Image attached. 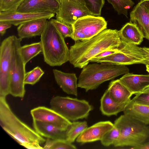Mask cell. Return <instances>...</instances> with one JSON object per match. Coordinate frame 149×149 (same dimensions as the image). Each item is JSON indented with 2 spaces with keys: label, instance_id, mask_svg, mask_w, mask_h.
Masks as SVG:
<instances>
[{
  "label": "cell",
  "instance_id": "1",
  "mask_svg": "<svg viewBox=\"0 0 149 149\" xmlns=\"http://www.w3.org/2000/svg\"><path fill=\"white\" fill-rule=\"evenodd\" d=\"M121 43L118 31L105 29L88 40L75 41L69 49L68 61L74 67L82 68L97 54Z\"/></svg>",
  "mask_w": 149,
  "mask_h": 149
},
{
  "label": "cell",
  "instance_id": "2",
  "mask_svg": "<svg viewBox=\"0 0 149 149\" xmlns=\"http://www.w3.org/2000/svg\"><path fill=\"white\" fill-rule=\"evenodd\" d=\"M0 97V124L5 131L20 145L29 149H42L46 139L13 113L6 100Z\"/></svg>",
  "mask_w": 149,
  "mask_h": 149
},
{
  "label": "cell",
  "instance_id": "3",
  "mask_svg": "<svg viewBox=\"0 0 149 149\" xmlns=\"http://www.w3.org/2000/svg\"><path fill=\"white\" fill-rule=\"evenodd\" d=\"M64 38L48 21L40 36V42L44 61L49 65L60 66L69 61V49Z\"/></svg>",
  "mask_w": 149,
  "mask_h": 149
},
{
  "label": "cell",
  "instance_id": "4",
  "mask_svg": "<svg viewBox=\"0 0 149 149\" xmlns=\"http://www.w3.org/2000/svg\"><path fill=\"white\" fill-rule=\"evenodd\" d=\"M129 72V69L125 65L96 62L88 64L82 68L78 78V86L87 92L97 88L106 81Z\"/></svg>",
  "mask_w": 149,
  "mask_h": 149
},
{
  "label": "cell",
  "instance_id": "5",
  "mask_svg": "<svg viewBox=\"0 0 149 149\" xmlns=\"http://www.w3.org/2000/svg\"><path fill=\"white\" fill-rule=\"evenodd\" d=\"M114 125L119 130V136L113 144L115 147H132L149 140V125L124 114L116 119Z\"/></svg>",
  "mask_w": 149,
  "mask_h": 149
},
{
  "label": "cell",
  "instance_id": "6",
  "mask_svg": "<svg viewBox=\"0 0 149 149\" xmlns=\"http://www.w3.org/2000/svg\"><path fill=\"white\" fill-rule=\"evenodd\" d=\"M22 39L15 35L9 36L1 42L0 47V97L10 94V77Z\"/></svg>",
  "mask_w": 149,
  "mask_h": 149
},
{
  "label": "cell",
  "instance_id": "7",
  "mask_svg": "<svg viewBox=\"0 0 149 149\" xmlns=\"http://www.w3.org/2000/svg\"><path fill=\"white\" fill-rule=\"evenodd\" d=\"M50 104L51 108L70 121L87 118L93 109L87 101L69 97H54Z\"/></svg>",
  "mask_w": 149,
  "mask_h": 149
},
{
  "label": "cell",
  "instance_id": "8",
  "mask_svg": "<svg viewBox=\"0 0 149 149\" xmlns=\"http://www.w3.org/2000/svg\"><path fill=\"white\" fill-rule=\"evenodd\" d=\"M118 48L117 52L96 60L94 63L125 66L137 64L146 65L147 61L142 47L121 40Z\"/></svg>",
  "mask_w": 149,
  "mask_h": 149
},
{
  "label": "cell",
  "instance_id": "9",
  "mask_svg": "<svg viewBox=\"0 0 149 149\" xmlns=\"http://www.w3.org/2000/svg\"><path fill=\"white\" fill-rule=\"evenodd\" d=\"M59 8L56 17L68 25L72 26L79 18L93 15L84 0H59Z\"/></svg>",
  "mask_w": 149,
  "mask_h": 149
},
{
  "label": "cell",
  "instance_id": "10",
  "mask_svg": "<svg viewBox=\"0 0 149 149\" xmlns=\"http://www.w3.org/2000/svg\"><path fill=\"white\" fill-rule=\"evenodd\" d=\"M107 22L103 17L93 15L79 18L73 24V30L83 33L88 40L107 28Z\"/></svg>",
  "mask_w": 149,
  "mask_h": 149
},
{
  "label": "cell",
  "instance_id": "11",
  "mask_svg": "<svg viewBox=\"0 0 149 149\" xmlns=\"http://www.w3.org/2000/svg\"><path fill=\"white\" fill-rule=\"evenodd\" d=\"M26 65L19 52L10 72V94L15 97H24L25 90L24 79Z\"/></svg>",
  "mask_w": 149,
  "mask_h": 149
},
{
  "label": "cell",
  "instance_id": "12",
  "mask_svg": "<svg viewBox=\"0 0 149 149\" xmlns=\"http://www.w3.org/2000/svg\"><path fill=\"white\" fill-rule=\"evenodd\" d=\"M33 120L51 124L63 131H66L72 122L51 108L39 106L31 110Z\"/></svg>",
  "mask_w": 149,
  "mask_h": 149
},
{
  "label": "cell",
  "instance_id": "13",
  "mask_svg": "<svg viewBox=\"0 0 149 149\" xmlns=\"http://www.w3.org/2000/svg\"><path fill=\"white\" fill-rule=\"evenodd\" d=\"M55 15L54 13L48 12L36 13L0 12V22L17 26L26 22L37 19L44 18L49 19Z\"/></svg>",
  "mask_w": 149,
  "mask_h": 149
},
{
  "label": "cell",
  "instance_id": "14",
  "mask_svg": "<svg viewBox=\"0 0 149 149\" xmlns=\"http://www.w3.org/2000/svg\"><path fill=\"white\" fill-rule=\"evenodd\" d=\"M114 126L109 121H100L87 127L76 139L81 143L101 140L104 135Z\"/></svg>",
  "mask_w": 149,
  "mask_h": 149
},
{
  "label": "cell",
  "instance_id": "15",
  "mask_svg": "<svg viewBox=\"0 0 149 149\" xmlns=\"http://www.w3.org/2000/svg\"><path fill=\"white\" fill-rule=\"evenodd\" d=\"M59 6V0H24L16 11L27 13L48 12L55 14Z\"/></svg>",
  "mask_w": 149,
  "mask_h": 149
},
{
  "label": "cell",
  "instance_id": "16",
  "mask_svg": "<svg viewBox=\"0 0 149 149\" xmlns=\"http://www.w3.org/2000/svg\"><path fill=\"white\" fill-rule=\"evenodd\" d=\"M130 22L136 24L144 37L149 40V13L145 7V0H141L130 13Z\"/></svg>",
  "mask_w": 149,
  "mask_h": 149
},
{
  "label": "cell",
  "instance_id": "17",
  "mask_svg": "<svg viewBox=\"0 0 149 149\" xmlns=\"http://www.w3.org/2000/svg\"><path fill=\"white\" fill-rule=\"evenodd\" d=\"M119 79L133 94L140 93L149 87V74H135L129 72Z\"/></svg>",
  "mask_w": 149,
  "mask_h": 149
},
{
  "label": "cell",
  "instance_id": "18",
  "mask_svg": "<svg viewBox=\"0 0 149 149\" xmlns=\"http://www.w3.org/2000/svg\"><path fill=\"white\" fill-rule=\"evenodd\" d=\"M46 18H40L30 20L23 23L17 28L18 35L22 39L41 36L48 20Z\"/></svg>",
  "mask_w": 149,
  "mask_h": 149
},
{
  "label": "cell",
  "instance_id": "19",
  "mask_svg": "<svg viewBox=\"0 0 149 149\" xmlns=\"http://www.w3.org/2000/svg\"><path fill=\"white\" fill-rule=\"evenodd\" d=\"M55 80L63 91L68 94L77 96V78L74 73H66L60 70H53Z\"/></svg>",
  "mask_w": 149,
  "mask_h": 149
},
{
  "label": "cell",
  "instance_id": "20",
  "mask_svg": "<svg viewBox=\"0 0 149 149\" xmlns=\"http://www.w3.org/2000/svg\"><path fill=\"white\" fill-rule=\"evenodd\" d=\"M118 34L121 40L137 45L141 43L144 38L136 25L131 22L126 24L118 31Z\"/></svg>",
  "mask_w": 149,
  "mask_h": 149
},
{
  "label": "cell",
  "instance_id": "21",
  "mask_svg": "<svg viewBox=\"0 0 149 149\" xmlns=\"http://www.w3.org/2000/svg\"><path fill=\"white\" fill-rule=\"evenodd\" d=\"M35 131L42 137L52 139H66V131H63L55 126L43 122L33 120Z\"/></svg>",
  "mask_w": 149,
  "mask_h": 149
},
{
  "label": "cell",
  "instance_id": "22",
  "mask_svg": "<svg viewBox=\"0 0 149 149\" xmlns=\"http://www.w3.org/2000/svg\"><path fill=\"white\" fill-rule=\"evenodd\" d=\"M111 98L118 103L130 102L133 95L120 81L119 79L111 81L107 89Z\"/></svg>",
  "mask_w": 149,
  "mask_h": 149
},
{
  "label": "cell",
  "instance_id": "23",
  "mask_svg": "<svg viewBox=\"0 0 149 149\" xmlns=\"http://www.w3.org/2000/svg\"><path fill=\"white\" fill-rule=\"evenodd\" d=\"M128 103L116 102L111 98L107 89L100 99V109L102 113L104 115L116 116L118 113L123 111Z\"/></svg>",
  "mask_w": 149,
  "mask_h": 149
},
{
  "label": "cell",
  "instance_id": "24",
  "mask_svg": "<svg viewBox=\"0 0 149 149\" xmlns=\"http://www.w3.org/2000/svg\"><path fill=\"white\" fill-rule=\"evenodd\" d=\"M127 115L146 125L149 124V106L138 104L130 101L123 111Z\"/></svg>",
  "mask_w": 149,
  "mask_h": 149
},
{
  "label": "cell",
  "instance_id": "25",
  "mask_svg": "<svg viewBox=\"0 0 149 149\" xmlns=\"http://www.w3.org/2000/svg\"><path fill=\"white\" fill-rule=\"evenodd\" d=\"M42 51L40 42L21 46L18 49L19 53L25 65Z\"/></svg>",
  "mask_w": 149,
  "mask_h": 149
},
{
  "label": "cell",
  "instance_id": "26",
  "mask_svg": "<svg viewBox=\"0 0 149 149\" xmlns=\"http://www.w3.org/2000/svg\"><path fill=\"white\" fill-rule=\"evenodd\" d=\"M87 127V122L85 121L72 122L66 131V139L71 143L74 142Z\"/></svg>",
  "mask_w": 149,
  "mask_h": 149
},
{
  "label": "cell",
  "instance_id": "27",
  "mask_svg": "<svg viewBox=\"0 0 149 149\" xmlns=\"http://www.w3.org/2000/svg\"><path fill=\"white\" fill-rule=\"evenodd\" d=\"M76 147L66 139H52L47 138L43 149H75Z\"/></svg>",
  "mask_w": 149,
  "mask_h": 149
},
{
  "label": "cell",
  "instance_id": "28",
  "mask_svg": "<svg viewBox=\"0 0 149 149\" xmlns=\"http://www.w3.org/2000/svg\"><path fill=\"white\" fill-rule=\"evenodd\" d=\"M118 15L123 14L127 18L128 10L134 4L132 0H107Z\"/></svg>",
  "mask_w": 149,
  "mask_h": 149
},
{
  "label": "cell",
  "instance_id": "29",
  "mask_svg": "<svg viewBox=\"0 0 149 149\" xmlns=\"http://www.w3.org/2000/svg\"><path fill=\"white\" fill-rule=\"evenodd\" d=\"M44 73L43 71L39 67L35 68L30 71L26 73L24 79L25 84H35L39 81Z\"/></svg>",
  "mask_w": 149,
  "mask_h": 149
},
{
  "label": "cell",
  "instance_id": "30",
  "mask_svg": "<svg viewBox=\"0 0 149 149\" xmlns=\"http://www.w3.org/2000/svg\"><path fill=\"white\" fill-rule=\"evenodd\" d=\"M50 21L64 38L72 37L73 32L72 26L68 25L57 19H52Z\"/></svg>",
  "mask_w": 149,
  "mask_h": 149
},
{
  "label": "cell",
  "instance_id": "31",
  "mask_svg": "<svg viewBox=\"0 0 149 149\" xmlns=\"http://www.w3.org/2000/svg\"><path fill=\"white\" fill-rule=\"evenodd\" d=\"M120 135L118 129L115 125L111 130L108 131L100 140L104 146H108L113 145L118 138Z\"/></svg>",
  "mask_w": 149,
  "mask_h": 149
},
{
  "label": "cell",
  "instance_id": "32",
  "mask_svg": "<svg viewBox=\"0 0 149 149\" xmlns=\"http://www.w3.org/2000/svg\"><path fill=\"white\" fill-rule=\"evenodd\" d=\"M86 6L93 15L100 16L104 0H84Z\"/></svg>",
  "mask_w": 149,
  "mask_h": 149
},
{
  "label": "cell",
  "instance_id": "33",
  "mask_svg": "<svg viewBox=\"0 0 149 149\" xmlns=\"http://www.w3.org/2000/svg\"><path fill=\"white\" fill-rule=\"evenodd\" d=\"M24 0H0V12L16 11Z\"/></svg>",
  "mask_w": 149,
  "mask_h": 149
},
{
  "label": "cell",
  "instance_id": "34",
  "mask_svg": "<svg viewBox=\"0 0 149 149\" xmlns=\"http://www.w3.org/2000/svg\"><path fill=\"white\" fill-rule=\"evenodd\" d=\"M130 101L135 104L149 106V93L141 92L135 94Z\"/></svg>",
  "mask_w": 149,
  "mask_h": 149
},
{
  "label": "cell",
  "instance_id": "35",
  "mask_svg": "<svg viewBox=\"0 0 149 149\" xmlns=\"http://www.w3.org/2000/svg\"><path fill=\"white\" fill-rule=\"evenodd\" d=\"M118 47L116 48L108 49L102 52L90 60V62L94 63L96 60L104 58L117 52L118 51Z\"/></svg>",
  "mask_w": 149,
  "mask_h": 149
},
{
  "label": "cell",
  "instance_id": "36",
  "mask_svg": "<svg viewBox=\"0 0 149 149\" xmlns=\"http://www.w3.org/2000/svg\"><path fill=\"white\" fill-rule=\"evenodd\" d=\"M12 24L7 23L0 22V33L3 36L5 33L6 30L10 28Z\"/></svg>",
  "mask_w": 149,
  "mask_h": 149
},
{
  "label": "cell",
  "instance_id": "37",
  "mask_svg": "<svg viewBox=\"0 0 149 149\" xmlns=\"http://www.w3.org/2000/svg\"><path fill=\"white\" fill-rule=\"evenodd\" d=\"M133 149H149V142H145L140 145L132 147Z\"/></svg>",
  "mask_w": 149,
  "mask_h": 149
},
{
  "label": "cell",
  "instance_id": "38",
  "mask_svg": "<svg viewBox=\"0 0 149 149\" xmlns=\"http://www.w3.org/2000/svg\"><path fill=\"white\" fill-rule=\"evenodd\" d=\"M142 48L147 61L146 65H149V48L146 47Z\"/></svg>",
  "mask_w": 149,
  "mask_h": 149
},
{
  "label": "cell",
  "instance_id": "39",
  "mask_svg": "<svg viewBox=\"0 0 149 149\" xmlns=\"http://www.w3.org/2000/svg\"><path fill=\"white\" fill-rule=\"evenodd\" d=\"M145 7L149 13V0H145Z\"/></svg>",
  "mask_w": 149,
  "mask_h": 149
},
{
  "label": "cell",
  "instance_id": "40",
  "mask_svg": "<svg viewBox=\"0 0 149 149\" xmlns=\"http://www.w3.org/2000/svg\"><path fill=\"white\" fill-rule=\"evenodd\" d=\"M141 92L147 93H149V87L146 89Z\"/></svg>",
  "mask_w": 149,
  "mask_h": 149
},
{
  "label": "cell",
  "instance_id": "41",
  "mask_svg": "<svg viewBox=\"0 0 149 149\" xmlns=\"http://www.w3.org/2000/svg\"><path fill=\"white\" fill-rule=\"evenodd\" d=\"M146 70L149 73V65H146Z\"/></svg>",
  "mask_w": 149,
  "mask_h": 149
}]
</instances>
